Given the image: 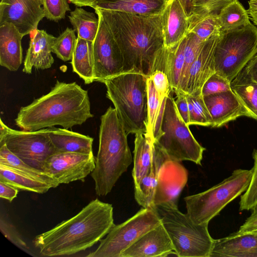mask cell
<instances>
[{
  "label": "cell",
  "instance_id": "1",
  "mask_svg": "<svg viewBox=\"0 0 257 257\" xmlns=\"http://www.w3.org/2000/svg\"><path fill=\"white\" fill-rule=\"evenodd\" d=\"M97 10L118 44L124 59L123 73L150 77L157 70L165 72L167 48L164 47L162 14L143 16Z\"/></svg>",
  "mask_w": 257,
  "mask_h": 257
},
{
  "label": "cell",
  "instance_id": "2",
  "mask_svg": "<svg viewBox=\"0 0 257 257\" xmlns=\"http://www.w3.org/2000/svg\"><path fill=\"white\" fill-rule=\"evenodd\" d=\"M113 221L112 205L96 198L75 216L37 235L33 243L43 256L72 255L100 241Z\"/></svg>",
  "mask_w": 257,
  "mask_h": 257
},
{
  "label": "cell",
  "instance_id": "3",
  "mask_svg": "<svg viewBox=\"0 0 257 257\" xmlns=\"http://www.w3.org/2000/svg\"><path fill=\"white\" fill-rule=\"evenodd\" d=\"M92 117L87 91L75 82L57 80L49 93L22 107L15 122L27 131L55 125L68 129L81 125Z\"/></svg>",
  "mask_w": 257,
  "mask_h": 257
},
{
  "label": "cell",
  "instance_id": "4",
  "mask_svg": "<svg viewBox=\"0 0 257 257\" xmlns=\"http://www.w3.org/2000/svg\"><path fill=\"white\" fill-rule=\"evenodd\" d=\"M127 136L116 109L110 106L100 118L98 151L91 173L99 196L111 192L133 162Z\"/></svg>",
  "mask_w": 257,
  "mask_h": 257
},
{
  "label": "cell",
  "instance_id": "5",
  "mask_svg": "<svg viewBox=\"0 0 257 257\" xmlns=\"http://www.w3.org/2000/svg\"><path fill=\"white\" fill-rule=\"evenodd\" d=\"M126 134L146 133L148 126L147 77L122 73L103 82Z\"/></svg>",
  "mask_w": 257,
  "mask_h": 257
},
{
  "label": "cell",
  "instance_id": "6",
  "mask_svg": "<svg viewBox=\"0 0 257 257\" xmlns=\"http://www.w3.org/2000/svg\"><path fill=\"white\" fill-rule=\"evenodd\" d=\"M179 257H209L214 239L207 224H197L177 206L159 205L155 207Z\"/></svg>",
  "mask_w": 257,
  "mask_h": 257
},
{
  "label": "cell",
  "instance_id": "7",
  "mask_svg": "<svg viewBox=\"0 0 257 257\" xmlns=\"http://www.w3.org/2000/svg\"><path fill=\"white\" fill-rule=\"evenodd\" d=\"M251 176L252 169H236L208 190L185 197L186 214L197 224H208L228 204L246 191Z\"/></svg>",
  "mask_w": 257,
  "mask_h": 257
},
{
  "label": "cell",
  "instance_id": "8",
  "mask_svg": "<svg viewBox=\"0 0 257 257\" xmlns=\"http://www.w3.org/2000/svg\"><path fill=\"white\" fill-rule=\"evenodd\" d=\"M161 130L162 135L155 142L170 160L189 161L201 165L205 149L196 141L181 118L171 92L166 99Z\"/></svg>",
  "mask_w": 257,
  "mask_h": 257
},
{
  "label": "cell",
  "instance_id": "9",
  "mask_svg": "<svg viewBox=\"0 0 257 257\" xmlns=\"http://www.w3.org/2000/svg\"><path fill=\"white\" fill-rule=\"evenodd\" d=\"M257 50V27L251 23L221 33L215 51L216 73L229 81L245 67Z\"/></svg>",
  "mask_w": 257,
  "mask_h": 257
},
{
  "label": "cell",
  "instance_id": "10",
  "mask_svg": "<svg viewBox=\"0 0 257 257\" xmlns=\"http://www.w3.org/2000/svg\"><path fill=\"white\" fill-rule=\"evenodd\" d=\"M162 223L155 207H142L122 223L114 224L88 257H120L122 253L149 230Z\"/></svg>",
  "mask_w": 257,
  "mask_h": 257
},
{
  "label": "cell",
  "instance_id": "11",
  "mask_svg": "<svg viewBox=\"0 0 257 257\" xmlns=\"http://www.w3.org/2000/svg\"><path fill=\"white\" fill-rule=\"evenodd\" d=\"M3 144L23 162L42 171L48 158L56 153L47 128L35 131L15 130L1 118L0 144Z\"/></svg>",
  "mask_w": 257,
  "mask_h": 257
},
{
  "label": "cell",
  "instance_id": "12",
  "mask_svg": "<svg viewBox=\"0 0 257 257\" xmlns=\"http://www.w3.org/2000/svg\"><path fill=\"white\" fill-rule=\"evenodd\" d=\"M99 27L93 43L94 81L104 80L123 73V55L110 28L96 10Z\"/></svg>",
  "mask_w": 257,
  "mask_h": 257
},
{
  "label": "cell",
  "instance_id": "13",
  "mask_svg": "<svg viewBox=\"0 0 257 257\" xmlns=\"http://www.w3.org/2000/svg\"><path fill=\"white\" fill-rule=\"evenodd\" d=\"M93 154L58 152L46 160L43 171L58 183L68 184L76 181L84 182L95 168Z\"/></svg>",
  "mask_w": 257,
  "mask_h": 257
},
{
  "label": "cell",
  "instance_id": "14",
  "mask_svg": "<svg viewBox=\"0 0 257 257\" xmlns=\"http://www.w3.org/2000/svg\"><path fill=\"white\" fill-rule=\"evenodd\" d=\"M42 6L41 0H1L0 24L10 23L23 36L30 34L45 17Z\"/></svg>",
  "mask_w": 257,
  "mask_h": 257
},
{
  "label": "cell",
  "instance_id": "15",
  "mask_svg": "<svg viewBox=\"0 0 257 257\" xmlns=\"http://www.w3.org/2000/svg\"><path fill=\"white\" fill-rule=\"evenodd\" d=\"M221 33L220 32L214 34L204 42L190 67L186 95L195 96L202 94L204 84L211 75L216 73L215 51Z\"/></svg>",
  "mask_w": 257,
  "mask_h": 257
},
{
  "label": "cell",
  "instance_id": "16",
  "mask_svg": "<svg viewBox=\"0 0 257 257\" xmlns=\"http://www.w3.org/2000/svg\"><path fill=\"white\" fill-rule=\"evenodd\" d=\"M203 97L212 117V127H221L242 116L254 118L231 89Z\"/></svg>",
  "mask_w": 257,
  "mask_h": 257
},
{
  "label": "cell",
  "instance_id": "17",
  "mask_svg": "<svg viewBox=\"0 0 257 257\" xmlns=\"http://www.w3.org/2000/svg\"><path fill=\"white\" fill-rule=\"evenodd\" d=\"M169 158L163 165L154 201L155 207L168 205L178 207L179 195L187 180L185 168Z\"/></svg>",
  "mask_w": 257,
  "mask_h": 257
},
{
  "label": "cell",
  "instance_id": "18",
  "mask_svg": "<svg viewBox=\"0 0 257 257\" xmlns=\"http://www.w3.org/2000/svg\"><path fill=\"white\" fill-rule=\"evenodd\" d=\"M172 253H175L172 242L161 223L139 238L120 257H164Z\"/></svg>",
  "mask_w": 257,
  "mask_h": 257
},
{
  "label": "cell",
  "instance_id": "19",
  "mask_svg": "<svg viewBox=\"0 0 257 257\" xmlns=\"http://www.w3.org/2000/svg\"><path fill=\"white\" fill-rule=\"evenodd\" d=\"M29 48L24 62L23 71L31 74L32 69L50 68L54 62L52 46L56 39L44 30L37 29L30 34Z\"/></svg>",
  "mask_w": 257,
  "mask_h": 257
},
{
  "label": "cell",
  "instance_id": "20",
  "mask_svg": "<svg viewBox=\"0 0 257 257\" xmlns=\"http://www.w3.org/2000/svg\"><path fill=\"white\" fill-rule=\"evenodd\" d=\"M164 47L178 44L187 35L188 17L179 0H168L162 13Z\"/></svg>",
  "mask_w": 257,
  "mask_h": 257
},
{
  "label": "cell",
  "instance_id": "21",
  "mask_svg": "<svg viewBox=\"0 0 257 257\" xmlns=\"http://www.w3.org/2000/svg\"><path fill=\"white\" fill-rule=\"evenodd\" d=\"M257 257V235L237 232L214 239L209 257Z\"/></svg>",
  "mask_w": 257,
  "mask_h": 257
},
{
  "label": "cell",
  "instance_id": "22",
  "mask_svg": "<svg viewBox=\"0 0 257 257\" xmlns=\"http://www.w3.org/2000/svg\"><path fill=\"white\" fill-rule=\"evenodd\" d=\"M168 158L159 146L154 143L153 162L148 174L135 187V198L143 208L155 207L154 201L161 168Z\"/></svg>",
  "mask_w": 257,
  "mask_h": 257
},
{
  "label": "cell",
  "instance_id": "23",
  "mask_svg": "<svg viewBox=\"0 0 257 257\" xmlns=\"http://www.w3.org/2000/svg\"><path fill=\"white\" fill-rule=\"evenodd\" d=\"M23 37L12 24H0V64L11 71H17L22 64Z\"/></svg>",
  "mask_w": 257,
  "mask_h": 257
},
{
  "label": "cell",
  "instance_id": "24",
  "mask_svg": "<svg viewBox=\"0 0 257 257\" xmlns=\"http://www.w3.org/2000/svg\"><path fill=\"white\" fill-rule=\"evenodd\" d=\"M168 0H100L90 7L143 16L161 14Z\"/></svg>",
  "mask_w": 257,
  "mask_h": 257
},
{
  "label": "cell",
  "instance_id": "25",
  "mask_svg": "<svg viewBox=\"0 0 257 257\" xmlns=\"http://www.w3.org/2000/svg\"><path fill=\"white\" fill-rule=\"evenodd\" d=\"M47 129L56 153H93L92 138L64 128L51 127Z\"/></svg>",
  "mask_w": 257,
  "mask_h": 257
},
{
  "label": "cell",
  "instance_id": "26",
  "mask_svg": "<svg viewBox=\"0 0 257 257\" xmlns=\"http://www.w3.org/2000/svg\"><path fill=\"white\" fill-rule=\"evenodd\" d=\"M154 143L146 133L135 134L132 171L135 187L150 170L154 159Z\"/></svg>",
  "mask_w": 257,
  "mask_h": 257
},
{
  "label": "cell",
  "instance_id": "27",
  "mask_svg": "<svg viewBox=\"0 0 257 257\" xmlns=\"http://www.w3.org/2000/svg\"><path fill=\"white\" fill-rule=\"evenodd\" d=\"M0 181L15 188L37 193L43 194L53 185L42 179L17 169L0 164Z\"/></svg>",
  "mask_w": 257,
  "mask_h": 257
},
{
  "label": "cell",
  "instance_id": "28",
  "mask_svg": "<svg viewBox=\"0 0 257 257\" xmlns=\"http://www.w3.org/2000/svg\"><path fill=\"white\" fill-rule=\"evenodd\" d=\"M71 64L73 72L85 84L94 81L92 42L77 37Z\"/></svg>",
  "mask_w": 257,
  "mask_h": 257
},
{
  "label": "cell",
  "instance_id": "29",
  "mask_svg": "<svg viewBox=\"0 0 257 257\" xmlns=\"http://www.w3.org/2000/svg\"><path fill=\"white\" fill-rule=\"evenodd\" d=\"M148 126L146 134L155 142L162 135L161 124L167 97L159 95L152 79L147 77Z\"/></svg>",
  "mask_w": 257,
  "mask_h": 257
},
{
  "label": "cell",
  "instance_id": "30",
  "mask_svg": "<svg viewBox=\"0 0 257 257\" xmlns=\"http://www.w3.org/2000/svg\"><path fill=\"white\" fill-rule=\"evenodd\" d=\"M231 90L257 120V83L243 68L230 82Z\"/></svg>",
  "mask_w": 257,
  "mask_h": 257
},
{
  "label": "cell",
  "instance_id": "31",
  "mask_svg": "<svg viewBox=\"0 0 257 257\" xmlns=\"http://www.w3.org/2000/svg\"><path fill=\"white\" fill-rule=\"evenodd\" d=\"M221 33L242 28L251 22L247 12L238 0H234L224 7L218 14Z\"/></svg>",
  "mask_w": 257,
  "mask_h": 257
},
{
  "label": "cell",
  "instance_id": "32",
  "mask_svg": "<svg viewBox=\"0 0 257 257\" xmlns=\"http://www.w3.org/2000/svg\"><path fill=\"white\" fill-rule=\"evenodd\" d=\"M68 18L78 37L93 42L99 27L98 17L80 7L71 12Z\"/></svg>",
  "mask_w": 257,
  "mask_h": 257
},
{
  "label": "cell",
  "instance_id": "33",
  "mask_svg": "<svg viewBox=\"0 0 257 257\" xmlns=\"http://www.w3.org/2000/svg\"><path fill=\"white\" fill-rule=\"evenodd\" d=\"M186 36L176 46L167 48L165 73L167 75L173 91H179L184 63Z\"/></svg>",
  "mask_w": 257,
  "mask_h": 257
},
{
  "label": "cell",
  "instance_id": "34",
  "mask_svg": "<svg viewBox=\"0 0 257 257\" xmlns=\"http://www.w3.org/2000/svg\"><path fill=\"white\" fill-rule=\"evenodd\" d=\"M0 164L14 168L52 184L54 188L59 184L51 175L36 169L21 160L12 153L5 144H0Z\"/></svg>",
  "mask_w": 257,
  "mask_h": 257
},
{
  "label": "cell",
  "instance_id": "35",
  "mask_svg": "<svg viewBox=\"0 0 257 257\" xmlns=\"http://www.w3.org/2000/svg\"><path fill=\"white\" fill-rule=\"evenodd\" d=\"M204 42L202 41L194 33H187L184 48V63L179 91L176 93L180 92L186 94L188 76L190 67L198 56Z\"/></svg>",
  "mask_w": 257,
  "mask_h": 257
},
{
  "label": "cell",
  "instance_id": "36",
  "mask_svg": "<svg viewBox=\"0 0 257 257\" xmlns=\"http://www.w3.org/2000/svg\"><path fill=\"white\" fill-rule=\"evenodd\" d=\"M218 14H213L199 18H188L187 33H193L202 41H205L214 34L221 32Z\"/></svg>",
  "mask_w": 257,
  "mask_h": 257
},
{
  "label": "cell",
  "instance_id": "37",
  "mask_svg": "<svg viewBox=\"0 0 257 257\" xmlns=\"http://www.w3.org/2000/svg\"><path fill=\"white\" fill-rule=\"evenodd\" d=\"M188 103L190 125L211 126L212 119L202 94L193 96L186 95Z\"/></svg>",
  "mask_w": 257,
  "mask_h": 257
},
{
  "label": "cell",
  "instance_id": "38",
  "mask_svg": "<svg viewBox=\"0 0 257 257\" xmlns=\"http://www.w3.org/2000/svg\"><path fill=\"white\" fill-rule=\"evenodd\" d=\"M76 40L75 31L67 28L56 38L52 46V52L63 61L71 60Z\"/></svg>",
  "mask_w": 257,
  "mask_h": 257
},
{
  "label": "cell",
  "instance_id": "39",
  "mask_svg": "<svg viewBox=\"0 0 257 257\" xmlns=\"http://www.w3.org/2000/svg\"><path fill=\"white\" fill-rule=\"evenodd\" d=\"M253 166L252 169L251 178L249 185L241 195L239 204V210H252L257 207V150L252 153Z\"/></svg>",
  "mask_w": 257,
  "mask_h": 257
},
{
  "label": "cell",
  "instance_id": "40",
  "mask_svg": "<svg viewBox=\"0 0 257 257\" xmlns=\"http://www.w3.org/2000/svg\"><path fill=\"white\" fill-rule=\"evenodd\" d=\"M69 0H41L48 20L57 22L65 17L67 11H70Z\"/></svg>",
  "mask_w": 257,
  "mask_h": 257
},
{
  "label": "cell",
  "instance_id": "41",
  "mask_svg": "<svg viewBox=\"0 0 257 257\" xmlns=\"http://www.w3.org/2000/svg\"><path fill=\"white\" fill-rule=\"evenodd\" d=\"M233 1L195 0L193 12L190 17L199 18L210 14H219L224 7Z\"/></svg>",
  "mask_w": 257,
  "mask_h": 257
},
{
  "label": "cell",
  "instance_id": "42",
  "mask_svg": "<svg viewBox=\"0 0 257 257\" xmlns=\"http://www.w3.org/2000/svg\"><path fill=\"white\" fill-rule=\"evenodd\" d=\"M0 229L3 235L14 245L26 253L33 255L15 226L2 215L0 217Z\"/></svg>",
  "mask_w": 257,
  "mask_h": 257
},
{
  "label": "cell",
  "instance_id": "43",
  "mask_svg": "<svg viewBox=\"0 0 257 257\" xmlns=\"http://www.w3.org/2000/svg\"><path fill=\"white\" fill-rule=\"evenodd\" d=\"M230 81L215 73L206 81L202 89L203 96L231 90Z\"/></svg>",
  "mask_w": 257,
  "mask_h": 257
},
{
  "label": "cell",
  "instance_id": "44",
  "mask_svg": "<svg viewBox=\"0 0 257 257\" xmlns=\"http://www.w3.org/2000/svg\"><path fill=\"white\" fill-rule=\"evenodd\" d=\"M150 77L152 79L155 88L161 98L167 97L173 91L168 77L164 72L156 71Z\"/></svg>",
  "mask_w": 257,
  "mask_h": 257
},
{
  "label": "cell",
  "instance_id": "45",
  "mask_svg": "<svg viewBox=\"0 0 257 257\" xmlns=\"http://www.w3.org/2000/svg\"><path fill=\"white\" fill-rule=\"evenodd\" d=\"M177 96L175 102L177 110L184 121L188 125H190V116L188 101L186 95L178 92L175 93Z\"/></svg>",
  "mask_w": 257,
  "mask_h": 257
},
{
  "label": "cell",
  "instance_id": "46",
  "mask_svg": "<svg viewBox=\"0 0 257 257\" xmlns=\"http://www.w3.org/2000/svg\"><path fill=\"white\" fill-rule=\"evenodd\" d=\"M251 215L236 231L239 233L251 232L257 230V207L252 210Z\"/></svg>",
  "mask_w": 257,
  "mask_h": 257
},
{
  "label": "cell",
  "instance_id": "47",
  "mask_svg": "<svg viewBox=\"0 0 257 257\" xmlns=\"http://www.w3.org/2000/svg\"><path fill=\"white\" fill-rule=\"evenodd\" d=\"M19 190L15 187L0 181V197L11 202L17 197Z\"/></svg>",
  "mask_w": 257,
  "mask_h": 257
},
{
  "label": "cell",
  "instance_id": "48",
  "mask_svg": "<svg viewBox=\"0 0 257 257\" xmlns=\"http://www.w3.org/2000/svg\"><path fill=\"white\" fill-rule=\"evenodd\" d=\"M244 68L252 79L257 83V50Z\"/></svg>",
  "mask_w": 257,
  "mask_h": 257
},
{
  "label": "cell",
  "instance_id": "49",
  "mask_svg": "<svg viewBox=\"0 0 257 257\" xmlns=\"http://www.w3.org/2000/svg\"><path fill=\"white\" fill-rule=\"evenodd\" d=\"M247 12L253 24L257 26V0H249Z\"/></svg>",
  "mask_w": 257,
  "mask_h": 257
},
{
  "label": "cell",
  "instance_id": "50",
  "mask_svg": "<svg viewBox=\"0 0 257 257\" xmlns=\"http://www.w3.org/2000/svg\"><path fill=\"white\" fill-rule=\"evenodd\" d=\"M188 17L193 14L195 0H179Z\"/></svg>",
  "mask_w": 257,
  "mask_h": 257
},
{
  "label": "cell",
  "instance_id": "51",
  "mask_svg": "<svg viewBox=\"0 0 257 257\" xmlns=\"http://www.w3.org/2000/svg\"><path fill=\"white\" fill-rule=\"evenodd\" d=\"M100 0H69V2L78 7H91Z\"/></svg>",
  "mask_w": 257,
  "mask_h": 257
},
{
  "label": "cell",
  "instance_id": "52",
  "mask_svg": "<svg viewBox=\"0 0 257 257\" xmlns=\"http://www.w3.org/2000/svg\"><path fill=\"white\" fill-rule=\"evenodd\" d=\"M247 233H248V232H247ZM250 233H253V234H254L257 235V230H255V231H252V232H250Z\"/></svg>",
  "mask_w": 257,
  "mask_h": 257
}]
</instances>
